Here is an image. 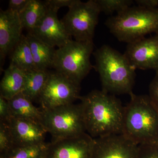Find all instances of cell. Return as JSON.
<instances>
[{"instance_id": "28", "label": "cell", "mask_w": 158, "mask_h": 158, "mask_svg": "<svg viewBox=\"0 0 158 158\" xmlns=\"http://www.w3.org/2000/svg\"><path fill=\"white\" fill-rule=\"evenodd\" d=\"M30 1V0H10L8 9L19 14L25 8Z\"/></svg>"}, {"instance_id": "27", "label": "cell", "mask_w": 158, "mask_h": 158, "mask_svg": "<svg viewBox=\"0 0 158 158\" xmlns=\"http://www.w3.org/2000/svg\"><path fill=\"white\" fill-rule=\"evenodd\" d=\"M148 95L158 108V71L156 72L154 77L150 84Z\"/></svg>"}, {"instance_id": "20", "label": "cell", "mask_w": 158, "mask_h": 158, "mask_svg": "<svg viewBox=\"0 0 158 158\" xmlns=\"http://www.w3.org/2000/svg\"><path fill=\"white\" fill-rule=\"evenodd\" d=\"M48 8L44 1L30 0L23 10L19 14L23 28L32 31L45 16Z\"/></svg>"}, {"instance_id": "4", "label": "cell", "mask_w": 158, "mask_h": 158, "mask_svg": "<svg viewBox=\"0 0 158 158\" xmlns=\"http://www.w3.org/2000/svg\"><path fill=\"white\" fill-rule=\"evenodd\" d=\"M105 24L118 41L130 43L158 33V9L131 6L109 17Z\"/></svg>"}, {"instance_id": "11", "label": "cell", "mask_w": 158, "mask_h": 158, "mask_svg": "<svg viewBox=\"0 0 158 158\" xmlns=\"http://www.w3.org/2000/svg\"><path fill=\"white\" fill-rule=\"evenodd\" d=\"M94 139L91 158H138V145L122 134Z\"/></svg>"}, {"instance_id": "22", "label": "cell", "mask_w": 158, "mask_h": 158, "mask_svg": "<svg viewBox=\"0 0 158 158\" xmlns=\"http://www.w3.org/2000/svg\"><path fill=\"white\" fill-rule=\"evenodd\" d=\"M101 12L111 15L114 12L118 13L132 6V0H95Z\"/></svg>"}, {"instance_id": "7", "label": "cell", "mask_w": 158, "mask_h": 158, "mask_svg": "<svg viewBox=\"0 0 158 158\" xmlns=\"http://www.w3.org/2000/svg\"><path fill=\"white\" fill-rule=\"evenodd\" d=\"M61 20L67 34L78 41H93L94 31L101 13L95 0H75Z\"/></svg>"}, {"instance_id": "19", "label": "cell", "mask_w": 158, "mask_h": 158, "mask_svg": "<svg viewBox=\"0 0 158 158\" xmlns=\"http://www.w3.org/2000/svg\"><path fill=\"white\" fill-rule=\"evenodd\" d=\"M10 58V63L21 70L27 71L36 69L28 40L23 34L11 51Z\"/></svg>"}, {"instance_id": "5", "label": "cell", "mask_w": 158, "mask_h": 158, "mask_svg": "<svg viewBox=\"0 0 158 158\" xmlns=\"http://www.w3.org/2000/svg\"><path fill=\"white\" fill-rule=\"evenodd\" d=\"M94 48L93 41L82 42L70 40L56 49L52 67L80 84L94 68L90 60Z\"/></svg>"}, {"instance_id": "14", "label": "cell", "mask_w": 158, "mask_h": 158, "mask_svg": "<svg viewBox=\"0 0 158 158\" xmlns=\"http://www.w3.org/2000/svg\"><path fill=\"white\" fill-rule=\"evenodd\" d=\"M7 124L14 142V147L44 143L46 130L38 122L11 117Z\"/></svg>"}, {"instance_id": "23", "label": "cell", "mask_w": 158, "mask_h": 158, "mask_svg": "<svg viewBox=\"0 0 158 158\" xmlns=\"http://www.w3.org/2000/svg\"><path fill=\"white\" fill-rule=\"evenodd\" d=\"M14 147L13 138L7 123H0V155Z\"/></svg>"}, {"instance_id": "25", "label": "cell", "mask_w": 158, "mask_h": 158, "mask_svg": "<svg viewBox=\"0 0 158 158\" xmlns=\"http://www.w3.org/2000/svg\"><path fill=\"white\" fill-rule=\"evenodd\" d=\"M11 118L9 101L0 95V123H8Z\"/></svg>"}, {"instance_id": "16", "label": "cell", "mask_w": 158, "mask_h": 158, "mask_svg": "<svg viewBox=\"0 0 158 158\" xmlns=\"http://www.w3.org/2000/svg\"><path fill=\"white\" fill-rule=\"evenodd\" d=\"M26 36L31 48L36 69L47 71L48 68L52 67L56 49L43 42L29 32Z\"/></svg>"}, {"instance_id": "8", "label": "cell", "mask_w": 158, "mask_h": 158, "mask_svg": "<svg viewBox=\"0 0 158 158\" xmlns=\"http://www.w3.org/2000/svg\"><path fill=\"white\" fill-rule=\"evenodd\" d=\"M80 84L55 71L48 72L45 86L40 96L41 110L73 103L80 97Z\"/></svg>"}, {"instance_id": "6", "label": "cell", "mask_w": 158, "mask_h": 158, "mask_svg": "<svg viewBox=\"0 0 158 158\" xmlns=\"http://www.w3.org/2000/svg\"><path fill=\"white\" fill-rule=\"evenodd\" d=\"M42 112L41 123L52 136V141L76 137L86 133L83 110L80 103L69 104L42 110Z\"/></svg>"}, {"instance_id": "24", "label": "cell", "mask_w": 158, "mask_h": 158, "mask_svg": "<svg viewBox=\"0 0 158 158\" xmlns=\"http://www.w3.org/2000/svg\"><path fill=\"white\" fill-rule=\"evenodd\" d=\"M138 158H158V144L138 145Z\"/></svg>"}, {"instance_id": "10", "label": "cell", "mask_w": 158, "mask_h": 158, "mask_svg": "<svg viewBox=\"0 0 158 158\" xmlns=\"http://www.w3.org/2000/svg\"><path fill=\"white\" fill-rule=\"evenodd\" d=\"M124 55L136 69L158 71V33L127 44Z\"/></svg>"}, {"instance_id": "21", "label": "cell", "mask_w": 158, "mask_h": 158, "mask_svg": "<svg viewBox=\"0 0 158 158\" xmlns=\"http://www.w3.org/2000/svg\"><path fill=\"white\" fill-rule=\"evenodd\" d=\"M48 143L14 147L0 158H43Z\"/></svg>"}, {"instance_id": "1", "label": "cell", "mask_w": 158, "mask_h": 158, "mask_svg": "<svg viewBox=\"0 0 158 158\" xmlns=\"http://www.w3.org/2000/svg\"><path fill=\"white\" fill-rule=\"evenodd\" d=\"M79 99L86 131L92 138L122 134L124 107L115 95L93 90Z\"/></svg>"}, {"instance_id": "9", "label": "cell", "mask_w": 158, "mask_h": 158, "mask_svg": "<svg viewBox=\"0 0 158 158\" xmlns=\"http://www.w3.org/2000/svg\"><path fill=\"white\" fill-rule=\"evenodd\" d=\"M94 139L88 133L51 141L43 158H91Z\"/></svg>"}, {"instance_id": "29", "label": "cell", "mask_w": 158, "mask_h": 158, "mask_svg": "<svg viewBox=\"0 0 158 158\" xmlns=\"http://www.w3.org/2000/svg\"><path fill=\"white\" fill-rule=\"evenodd\" d=\"M137 6L148 9H157L158 7V0H135Z\"/></svg>"}, {"instance_id": "13", "label": "cell", "mask_w": 158, "mask_h": 158, "mask_svg": "<svg viewBox=\"0 0 158 158\" xmlns=\"http://www.w3.org/2000/svg\"><path fill=\"white\" fill-rule=\"evenodd\" d=\"M57 11H48L35 28L29 31L32 35L52 47L59 48L71 40L61 22Z\"/></svg>"}, {"instance_id": "18", "label": "cell", "mask_w": 158, "mask_h": 158, "mask_svg": "<svg viewBox=\"0 0 158 158\" xmlns=\"http://www.w3.org/2000/svg\"><path fill=\"white\" fill-rule=\"evenodd\" d=\"M48 77V71L34 69L25 71L24 85L22 93L34 102L38 100Z\"/></svg>"}, {"instance_id": "17", "label": "cell", "mask_w": 158, "mask_h": 158, "mask_svg": "<svg viewBox=\"0 0 158 158\" xmlns=\"http://www.w3.org/2000/svg\"><path fill=\"white\" fill-rule=\"evenodd\" d=\"M11 117L29 119L41 123L42 110L35 107L33 102L22 93L8 100Z\"/></svg>"}, {"instance_id": "26", "label": "cell", "mask_w": 158, "mask_h": 158, "mask_svg": "<svg viewBox=\"0 0 158 158\" xmlns=\"http://www.w3.org/2000/svg\"><path fill=\"white\" fill-rule=\"evenodd\" d=\"M75 0H46L44 1L48 9L58 12V10L63 7L69 8L72 5Z\"/></svg>"}, {"instance_id": "3", "label": "cell", "mask_w": 158, "mask_h": 158, "mask_svg": "<svg viewBox=\"0 0 158 158\" xmlns=\"http://www.w3.org/2000/svg\"><path fill=\"white\" fill-rule=\"evenodd\" d=\"M130 95L122 134L138 145L158 144V108L149 95Z\"/></svg>"}, {"instance_id": "15", "label": "cell", "mask_w": 158, "mask_h": 158, "mask_svg": "<svg viewBox=\"0 0 158 158\" xmlns=\"http://www.w3.org/2000/svg\"><path fill=\"white\" fill-rule=\"evenodd\" d=\"M25 71L10 63L0 83V95L9 100L22 93L24 85Z\"/></svg>"}, {"instance_id": "12", "label": "cell", "mask_w": 158, "mask_h": 158, "mask_svg": "<svg viewBox=\"0 0 158 158\" xmlns=\"http://www.w3.org/2000/svg\"><path fill=\"white\" fill-rule=\"evenodd\" d=\"M22 25L19 14L7 9L0 11V62L1 69L7 55L11 53L22 37Z\"/></svg>"}, {"instance_id": "2", "label": "cell", "mask_w": 158, "mask_h": 158, "mask_svg": "<svg viewBox=\"0 0 158 158\" xmlns=\"http://www.w3.org/2000/svg\"><path fill=\"white\" fill-rule=\"evenodd\" d=\"M93 54L95 60L94 68L99 75L102 90L115 95L133 93L136 69L124 54L105 44Z\"/></svg>"}]
</instances>
